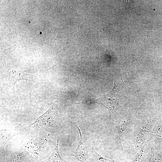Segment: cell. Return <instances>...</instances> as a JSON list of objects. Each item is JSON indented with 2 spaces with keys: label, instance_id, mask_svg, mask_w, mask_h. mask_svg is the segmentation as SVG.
<instances>
[{
  "label": "cell",
  "instance_id": "6da1fadb",
  "mask_svg": "<svg viewBox=\"0 0 162 162\" xmlns=\"http://www.w3.org/2000/svg\"><path fill=\"white\" fill-rule=\"evenodd\" d=\"M64 125L58 112L57 102H54L49 109L29 127L39 130L49 132H60Z\"/></svg>",
  "mask_w": 162,
  "mask_h": 162
},
{
  "label": "cell",
  "instance_id": "7a4b0ae2",
  "mask_svg": "<svg viewBox=\"0 0 162 162\" xmlns=\"http://www.w3.org/2000/svg\"><path fill=\"white\" fill-rule=\"evenodd\" d=\"M151 116L146 117L134 130L133 139L134 152H137L149 138L152 129L153 119Z\"/></svg>",
  "mask_w": 162,
  "mask_h": 162
},
{
  "label": "cell",
  "instance_id": "3957f363",
  "mask_svg": "<svg viewBox=\"0 0 162 162\" xmlns=\"http://www.w3.org/2000/svg\"><path fill=\"white\" fill-rule=\"evenodd\" d=\"M111 121L109 127V134L117 139L122 148V139L131 129L133 125L132 121L128 116L116 117Z\"/></svg>",
  "mask_w": 162,
  "mask_h": 162
},
{
  "label": "cell",
  "instance_id": "277c9868",
  "mask_svg": "<svg viewBox=\"0 0 162 162\" xmlns=\"http://www.w3.org/2000/svg\"><path fill=\"white\" fill-rule=\"evenodd\" d=\"M107 94L105 95L97 100V103L103 105L108 110L111 120L116 118L117 115V111L119 109L118 101L121 96L116 93L113 95L112 90Z\"/></svg>",
  "mask_w": 162,
  "mask_h": 162
},
{
  "label": "cell",
  "instance_id": "5b68a950",
  "mask_svg": "<svg viewBox=\"0 0 162 162\" xmlns=\"http://www.w3.org/2000/svg\"><path fill=\"white\" fill-rule=\"evenodd\" d=\"M79 131L80 140L77 147L74 152V156L81 162H87L86 156L88 151L91 150L92 147L86 136L83 134L78 126L71 123Z\"/></svg>",
  "mask_w": 162,
  "mask_h": 162
},
{
  "label": "cell",
  "instance_id": "8992f818",
  "mask_svg": "<svg viewBox=\"0 0 162 162\" xmlns=\"http://www.w3.org/2000/svg\"><path fill=\"white\" fill-rule=\"evenodd\" d=\"M7 76L10 84L14 91V86L16 82L24 80L33 81L34 79L32 74L26 73L16 68H9L7 70Z\"/></svg>",
  "mask_w": 162,
  "mask_h": 162
},
{
  "label": "cell",
  "instance_id": "52a82bcc",
  "mask_svg": "<svg viewBox=\"0 0 162 162\" xmlns=\"http://www.w3.org/2000/svg\"><path fill=\"white\" fill-rule=\"evenodd\" d=\"M150 140H148L144 144L141 149L135 154L131 162H148L149 155Z\"/></svg>",
  "mask_w": 162,
  "mask_h": 162
},
{
  "label": "cell",
  "instance_id": "ba28073f",
  "mask_svg": "<svg viewBox=\"0 0 162 162\" xmlns=\"http://www.w3.org/2000/svg\"><path fill=\"white\" fill-rule=\"evenodd\" d=\"M59 140L57 142L51 154L46 159L40 162H68L63 159L60 156L58 151Z\"/></svg>",
  "mask_w": 162,
  "mask_h": 162
},
{
  "label": "cell",
  "instance_id": "9c48e42d",
  "mask_svg": "<svg viewBox=\"0 0 162 162\" xmlns=\"http://www.w3.org/2000/svg\"><path fill=\"white\" fill-rule=\"evenodd\" d=\"M4 162H28V159L23 154H13L6 155Z\"/></svg>",
  "mask_w": 162,
  "mask_h": 162
},
{
  "label": "cell",
  "instance_id": "30bf717a",
  "mask_svg": "<svg viewBox=\"0 0 162 162\" xmlns=\"http://www.w3.org/2000/svg\"><path fill=\"white\" fill-rule=\"evenodd\" d=\"M151 146V153L148 162H162V150L156 148L153 145Z\"/></svg>",
  "mask_w": 162,
  "mask_h": 162
},
{
  "label": "cell",
  "instance_id": "8fae6325",
  "mask_svg": "<svg viewBox=\"0 0 162 162\" xmlns=\"http://www.w3.org/2000/svg\"><path fill=\"white\" fill-rule=\"evenodd\" d=\"M92 155L98 162H118L116 161L105 158L98 153L94 148L92 147L91 151Z\"/></svg>",
  "mask_w": 162,
  "mask_h": 162
}]
</instances>
